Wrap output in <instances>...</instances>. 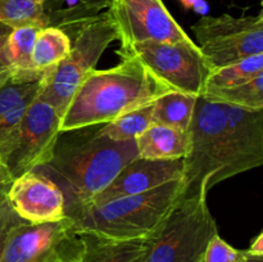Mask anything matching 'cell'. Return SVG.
Here are the masks:
<instances>
[{
    "instance_id": "cell-9",
    "label": "cell",
    "mask_w": 263,
    "mask_h": 262,
    "mask_svg": "<svg viewBox=\"0 0 263 262\" xmlns=\"http://www.w3.org/2000/svg\"><path fill=\"white\" fill-rule=\"evenodd\" d=\"M84 243L69 217L15 228L0 262H80Z\"/></svg>"
},
{
    "instance_id": "cell-14",
    "label": "cell",
    "mask_w": 263,
    "mask_h": 262,
    "mask_svg": "<svg viewBox=\"0 0 263 262\" xmlns=\"http://www.w3.org/2000/svg\"><path fill=\"white\" fill-rule=\"evenodd\" d=\"M185 163L179 159H146L136 157L122 167L103 192L95 195L90 205H99L118 198L140 194L162 184L182 180Z\"/></svg>"
},
{
    "instance_id": "cell-24",
    "label": "cell",
    "mask_w": 263,
    "mask_h": 262,
    "mask_svg": "<svg viewBox=\"0 0 263 262\" xmlns=\"http://www.w3.org/2000/svg\"><path fill=\"white\" fill-rule=\"evenodd\" d=\"M259 72H263V54L248 57V58L235 62V63L211 71L203 91L204 90L226 89V87L234 86V85H239L251 80Z\"/></svg>"
},
{
    "instance_id": "cell-30",
    "label": "cell",
    "mask_w": 263,
    "mask_h": 262,
    "mask_svg": "<svg viewBox=\"0 0 263 262\" xmlns=\"http://www.w3.org/2000/svg\"><path fill=\"white\" fill-rule=\"evenodd\" d=\"M192 9H194L195 12L199 13V14H205V13L208 12V5L204 0H198Z\"/></svg>"
},
{
    "instance_id": "cell-26",
    "label": "cell",
    "mask_w": 263,
    "mask_h": 262,
    "mask_svg": "<svg viewBox=\"0 0 263 262\" xmlns=\"http://www.w3.org/2000/svg\"><path fill=\"white\" fill-rule=\"evenodd\" d=\"M25 222L26 221L22 220L15 213V211L13 210L8 199L3 200L0 203V259H2V256L4 253V249L7 247L8 239H9L12 231Z\"/></svg>"
},
{
    "instance_id": "cell-19",
    "label": "cell",
    "mask_w": 263,
    "mask_h": 262,
    "mask_svg": "<svg viewBox=\"0 0 263 262\" xmlns=\"http://www.w3.org/2000/svg\"><path fill=\"white\" fill-rule=\"evenodd\" d=\"M198 97L168 91L153 103V122L187 133Z\"/></svg>"
},
{
    "instance_id": "cell-17",
    "label": "cell",
    "mask_w": 263,
    "mask_h": 262,
    "mask_svg": "<svg viewBox=\"0 0 263 262\" xmlns=\"http://www.w3.org/2000/svg\"><path fill=\"white\" fill-rule=\"evenodd\" d=\"M138 157L146 159H179L189 152V133L153 123L135 139Z\"/></svg>"
},
{
    "instance_id": "cell-28",
    "label": "cell",
    "mask_w": 263,
    "mask_h": 262,
    "mask_svg": "<svg viewBox=\"0 0 263 262\" xmlns=\"http://www.w3.org/2000/svg\"><path fill=\"white\" fill-rule=\"evenodd\" d=\"M12 30H13L12 27H9V26L0 22V76L7 73V72H13L12 69L5 64L4 58H3V48H4L5 41H7L8 36H9V33L12 32Z\"/></svg>"
},
{
    "instance_id": "cell-27",
    "label": "cell",
    "mask_w": 263,
    "mask_h": 262,
    "mask_svg": "<svg viewBox=\"0 0 263 262\" xmlns=\"http://www.w3.org/2000/svg\"><path fill=\"white\" fill-rule=\"evenodd\" d=\"M10 74H12V72H7V73L0 76V86H2L3 82H4ZM13 181H14V177L12 176L7 163H5L2 154H0V203H2L3 200L7 199L8 193H9V189L10 186H12Z\"/></svg>"
},
{
    "instance_id": "cell-5",
    "label": "cell",
    "mask_w": 263,
    "mask_h": 262,
    "mask_svg": "<svg viewBox=\"0 0 263 262\" xmlns=\"http://www.w3.org/2000/svg\"><path fill=\"white\" fill-rule=\"evenodd\" d=\"M184 157V197L205 195L221 182L226 159V116L222 104L197 98Z\"/></svg>"
},
{
    "instance_id": "cell-4",
    "label": "cell",
    "mask_w": 263,
    "mask_h": 262,
    "mask_svg": "<svg viewBox=\"0 0 263 262\" xmlns=\"http://www.w3.org/2000/svg\"><path fill=\"white\" fill-rule=\"evenodd\" d=\"M73 31L74 38L71 39L68 55L46 73L39 95L41 100L54 108L61 120L82 80L95 68L109 44L117 40V32L108 10L85 21Z\"/></svg>"
},
{
    "instance_id": "cell-6",
    "label": "cell",
    "mask_w": 263,
    "mask_h": 262,
    "mask_svg": "<svg viewBox=\"0 0 263 262\" xmlns=\"http://www.w3.org/2000/svg\"><path fill=\"white\" fill-rule=\"evenodd\" d=\"M218 234L205 195L184 197L162 228L149 238L146 262H198Z\"/></svg>"
},
{
    "instance_id": "cell-32",
    "label": "cell",
    "mask_w": 263,
    "mask_h": 262,
    "mask_svg": "<svg viewBox=\"0 0 263 262\" xmlns=\"http://www.w3.org/2000/svg\"><path fill=\"white\" fill-rule=\"evenodd\" d=\"M246 262H263V256H249Z\"/></svg>"
},
{
    "instance_id": "cell-22",
    "label": "cell",
    "mask_w": 263,
    "mask_h": 262,
    "mask_svg": "<svg viewBox=\"0 0 263 262\" xmlns=\"http://www.w3.org/2000/svg\"><path fill=\"white\" fill-rule=\"evenodd\" d=\"M40 28L35 26L13 28L3 48V58L5 64L13 72L33 71L31 64L33 44ZM37 71V69H36Z\"/></svg>"
},
{
    "instance_id": "cell-31",
    "label": "cell",
    "mask_w": 263,
    "mask_h": 262,
    "mask_svg": "<svg viewBox=\"0 0 263 262\" xmlns=\"http://www.w3.org/2000/svg\"><path fill=\"white\" fill-rule=\"evenodd\" d=\"M180 2H181V4L184 5L185 8H187V9H192L198 0H180Z\"/></svg>"
},
{
    "instance_id": "cell-11",
    "label": "cell",
    "mask_w": 263,
    "mask_h": 262,
    "mask_svg": "<svg viewBox=\"0 0 263 262\" xmlns=\"http://www.w3.org/2000/svg\"><path fill=\"white\" fill-rule=\"evenodd\" d=\"M59 135L61 117L51 105L37 98L23 117L4 158L12 176L15 179L48 163Z\"/></svg>"
},
{
    "instance_id": "cell-16",
    "label": "cell",
    "mask_w": 263,
    "mask_h": 262,
    "mask_svg": "<svg viewBox=\"0 0 263 262\" xmlns=\"http://www.w3.org/2000/svg\"><path fill=\"white\" fill-rule=\"evenodd\" d=\"M84 252L80 262H146L149 239L115 240L92 234H80Z\"/></svg>"
},
{
    "instance_id": "cell-29",
    "label": "cell",
    "mask_w": 263,
    "mask_h": 262,
    "mask_svg": "<svg viewBox=\"0 0 263 262\" xmlns=\"http://www.w3.org/2000/svg\"><path fill=\"white\" fill-rule=\"evenodd\" d=\"M251 256H263V233H259L252 241L251 247L247 249Z\"/></svg>"
},
{
    "instance_id": "cell-8",
    "label": "cell",
    "mask_w": 263,
    "mask_h": 262,
    "mask_svg": "<svg viewBox=\"0 0 263 262\" xmlns=\"http://www.w3.org/2000/svg\"><path fill=\"white\" fill-rule=\"evenodd\" d=\"M192 31L212 71L263 54L262 12L248 17L204 15L192 26Z\"/></svg>"
},
{
    "instance_id": "cell-21",
    "label": "cell",
    "mask_w": 263,
    "mask_h": 262,
    "mask_svg": "<svg viewBox=\"0 0 263 262\" xmlns=\"http://www.w3.org/2000/svg\"><path fill=\"white\" fill-rule=\"evenodd\" d=\"M153 103L123 113L116 120L100 126V131L113 140H135L154 123Z\"/></svg>"
},
{
    "instance_id": "cell-25",
    "label": "cell",
    "mask_w": 263,
    "mask_h": 262,
    "mask_svg": "<svg viewBox=\"0 0 263 262\" xmlns=\"http://www.w3.org/2000/svg\"><path fill=\"white\" fill-rule=\"evenodd\" d=\"M251 254L234 248L218 234L211 238L198 262H246Z\"/></svg>"
},
{
    "instance_id": "cell-3",
    "label": "cell",
    "mask_w": 263,
    "mask_h": 262,
    "mask_svg": "<svg viewBox=\"0 0 263 262\" xmlns=\"http://www.w3.org/2000/svg\"><path fill=\"white\" fill-rule=\"evenodd\" d=\"M184 189L182 180L168 181L140 194L90 205L69 218L77 234L115 240L149 239L184 198Z\"/></svg>"
},
{
    "instance_id": "cell-20",
    "label": "cell",
    "mask_w": 263,
    "mask_h": 262,
    "mask_svg": "<svg viewBox=\"0 0 263 262\" xmlns=\"http://www.w3.org/2000/svg\"><path fill=\"white\" fill-rule=\"evenodd\" d=\"M200 97L210 102L241 109H263V72L257 73L248 81L226 89L204 90Z\"/></svg>"
},
{
    "instance_id": "cell-13",
    "label": "cell",
    "mask_w": 263,
    "mask_h": 262,
    "mask_svg": "<svg viewBox=\"0 0 263 262\" xmlns=\"http://www.w3.org/2000/svg\"><path fill=\"white\" fill-rule=\"evenodd\" d=\"M7 199L28 223L55 222L67 217L63 192L37 170L15 177Z\"/></svg>"
},
{
    "instance_id": "cell-2",
    "label": "cell",
    "mask_w": 263,
    "mask_h": 262,
    "mask_svg": "<svg viewBox=\"0 0 263 262\" xmlns=\"http://www.w3.org/2000/svg\"><path fill=\"white\" fill-rule=\"evenodd\" d=\"M168 91L136 57L123 55L117 66L85 76L64 110L61 133L104 125Z\"/></svg>"
},
{
    "instance_id": "cell-23",
    "label": "cell",
    "mask_w": 263,
    "mask_h": 262,
    "mask_svg": "<svg viewBox=\"0 0 263 262\" xmlns=\"http://www.w3.org/2000/svg\"><path fill=\"white\" fill-rule=\"evenodd\" d=\"M0 22L12 28L50 25L44 4L37 0H0Z\"/></svg>"
},
{
    "instance_id": "cell-10",
    "label": "cell",
    "mask_w": 263,
    "mask_h": 262,
    "mask_svg": "<svg viewBox=\"0 0 263 262\" xmlns=\"http://www.w3.org/2000/svg\"><path fill=\"white\" fill-rule=\"evenodd\" d=\"M108 14L121 49L141 41L186 43L192 39L175 21L162 0H110Z\"/></svg>"
},
{
    "instance_id": "cell-18",
    "label": "cell",
    "mask_w": 263,
    "mask_h": 262,
    "mask_svg": "<svg viewBox=\"0 0 263 262\" xmlns=\"http://www.w3.org/2000/svg\"><path fill=\"white\" fill-rule=\"evenodd\" d=\"M71 46V38L61 28L54 26L40 28L33 44L31 64L37 71H51L68 55Z\"/></svg>"
},
{
    "instance_id": "cell-33",
    "label": "cell",
    "mask_w": 263,
    "mask_h": 262,
    "mask_svg": "<svg viewBox=\"0 0 263 262\" xmlns=\"http://www.w3.org/2000/svg\"><path fill=\"white\" fill-rule=\"evenodd\" d=\"M39 3H41V4H44V3H45V0H37Z\"/></svg>"
},
{
    "instance_id": "cell-15",
    "label": "cell",
    "mask_w": 263,
    "mask_h": 262,
    "mask_svg": "<svg viewBox=\"0 0 263 262\" xmlns=\"http://www.w3.org/2000/svg\"><path fill=\"white\" fill-rule=\"evenodd\" d=\"M48 72H12L0 86V154L3 159L12 148L21 122L43 90Z\"/></svg>"
},
{
    "instance_id": "cell-1",
    "label": "cell",
    "mask_w": 263,
    "mask_h": 262,
    "mask_svg": "<svg viewBox=\"0 0 263 262\" xmlns=\"http://www.w3.org/2000/svg\"><path fill=\"white\" fill-rule=\"evenodd\" d=\"M100 126L61 133L50 161L36 169L63 192L67 217L89 207L122 167L138 157L135 140H113Z\"/></svg>"
},
{
    "instance_id": "cell-12",
    "label": "cell",
    "mask_w": 263,
    "mask_h": 262,
    "mask_svg": "<svg viewBox=\"0 0 263 262\" xmlns=\"http://www.w3.org/2000/svg\"><path fill=\"white\" fill-rule=\"evenodd\" d=\"M223 109L226 159L221 182L263 163V109L247 110L230 105H223Z\"/></svg>"
},
{
    "instance_id": "cell-7",
    "label": "cell",
    "mask_w": 263,
    "mask_h": 262,
    "mask_svg": "<svg viewBox=\"0 0 263 262\" xmlns=\"http://www.w3.org/2000/svg\"><path fill=\"white\" fill-rule=\"evenodd\" d=\"M133 55L171 91L200 97L211 67L193 40L186 43L141 41L118 51Z\"/></svg>"
}]
</instances>
